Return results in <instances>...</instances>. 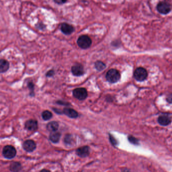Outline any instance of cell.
Wrapping results in <instances>:
<instances>
[{"instance_id": "d4e9b609", "label": "cell", "mask_w": 172, "mask_h": 172, "mask_svg": "<svg viewBox=\"0 0 172 172\" xmlns=\"http://www.w3.org/2000/svg\"><path fill=\"white\" fill-rule=\"evenodd\" d=\"M110 139L111 141L112 142V144H116V141L115 140V139L113 137H112L110 135Z\"/></svg>"}, {"instance_id": "8fae6325", "label": "cell", "mask_w": 172, "mask_h": 172, "mask_svg": "<svg viewBox=\"0 0 172 172\" xmlns=\"http://www.w3.org/2000/svg\"><path fill=\"white\" fill-rule=\"evenodd\" d=\"M25 128L28 130L34 131L36 130L38 128V123L36 120H29L26 122Z\"/></svg>"}, {"instance_id": "7402d4cb", "label": "cell", "mask_w": 172, "mask_h": 172, "mask_svg": "<svg viewBox=\"0 0 172 172\" xmlns=\"http://www.w3.org/2000/svg\"><path fill=\"white\" fill-rule=\"evenodd\" d=\"M66 1L67 0H54V1L58 4H63L66 3Z\"/></svg>"}, {"instance_id": "9c48e42d", "label": "cell", "mask_w": 172, "mask_h": 172, "mask_svg": "<svg viewBox=\"0 0 172 172\" xmlns=\"http://www.w3.org/2000/svg\"><path fill=\"white\" fill-rule=\"evenodd\" d=\"M159 124L162 126H167L171 123V118L169 115H163L160 116L158 120Z\"/></svg>"}, {"instance_id": "603a6c76", "label": "cell", "mask_w": 172, "mask_h": 172, "mask_svg": "<svg viewBox=\"0 0 172 172\" xmlns=\"http://www.w3.org/2000/svg\"><path fill=\"white\" fill-rule=\"evenodd\" d=\"M167 100L168 102L169 103H172V94L168 96V97L167 99Z\"/></svg>"}, {"instance_id": "7a4b0ae2", "label": "cell", "mask_w": 172, "mask_h": 172, "mask_svg": "<svg viewBox=\"0 0 172 172\" xmlns=\"http://www.w3.org/2000/svg\"><path fill=\"white\" fill-rule=\"evenodd\" d=\"M77 43L80 48L86 49L91 46L92 40L91 38L87 35H82L78 38Z\"/></svg>"}, {"instance_id": "ac0fdd59", "label": "cell", "mask_w": 172, "mask_h": 172, "mask_svg": "<svg viewBox=\"0 0 172 172\" xmlns=\"http://www.w3.org/2000/svg\"><path fill=\"white\" fill-rule=\"evenodd\" d=\"M52 114L48 111H45L42 114V117L44 120H48L52 118Z\"/></svg>"}, {"instance_id": "3957f363", "label": "cell", "mask_w": 172, "mask_h": 172, "mask_svg": "<svg viewBox=\"0 0 172 172\" xmlns=\"http://www.w3.org/2000/svg\"><path fill=\"white\" fill-rule=\"evenodd\" d=\"M147 72L145 69L142 67H139L136 69L134 72L135 79L138 82H142L147 78Z\"/></svg>"}, {"instance_id": "6da1fadb", "label": "cell", "mask_w": 172, "mask_h": 172, "mask_svg": "<svg viewBox=\"0 0 172 172\" xmlns=\"http://www.w3.org/2000/svg\"><path fill=\"white\" fill-rule=\"evenodd\" d=\"M106 79L110 83L117 82L120 78V74L118 71L112 69L109 70L106 75Z\"/></svg>"}, {"instance_id": "2e32d148", "label": "cell", "mask_w": 172, "mask_h": 172, "mask_svg": "<svg viewBox=\"0 0 172 172\" xmlns=\"http://www.w3.org/2000/svg\"><path fill=\"white\" fill-rule=\"evenodd\" d=\"M59 124L57 122L55 121H52L48 124L47 125V129L48 130L52 132L54 131H57L59 128Z\"/></svg>"}, {"instance_id": "d6986e66", "label": "cell", "mask_w": 172, "mask_h": 172, "mask_svg": "<svg viewBox=\"0 0 172 172\" xmlns=\"http://www.w3.org/2000/svg\"><path fill=\"white\" fill-rule=\"evenodd\" d=\"M21 168L20 164L18 163H12L10 166V170L12 171H18Z\"/></svg>"}, {"instance_id": "5b68a950", "label": "cell", "mask_w": 172, "mask_h": 172, "mask_svg": "<svg viewBox=\"0 0 172 172\" xmlns=\"http://www.w3.org/2000/svg\"><path fill=\"white\" fill-rule=\"evenodd\" d=\"M73 96L79 100H84L87 98L88 93L85 88H79L74 89L73 91Z\"/></svg>"}, {"instance_id": "e0dca14e", "label": "cell", "mask_w": 172, "mask_h": 172, "mask_svg": "<svg viewBox=\"0 0 172 172\" xmlns=\"http://www.w3.org/2000/svg\"><path fill=\"white\" fill-rule=\"evenodd\" d=\"M95 68H96L97 70L98 71H102V70H104L105 68H106V65L105 64L103 63L101 61H97L95 63Z\"/></svg>"}, {"instance_id": "ffe728a7", "label": "cell", "mask_w": 172, "mask_h": 172, "mask_svg": "<svg viewBox=\"0 0 172 172\" xmlns=\"http://www.w3.org/2000/svg\"><path fill=\"white\" fill-rule=\"evenodd\" d=\"M128 140L131 144H138V140L135 137L130 136L128 137Z\"/></svg>"}, {"instance_id": "cb8c5ba5", "label": "cell", "mask_w": 172, "mask_h": 172, "mask_svg": "<svg viewBox=\"0 0 172 172\" xmlns=\"http://www.w3.org/2000/svg\"><path fill=\"white\" fill-rule=\"evenodd\" d=\"M54 71H52V70H51V71H49V72H48V73L46 74V76L48 77L52 76V75H54Z\"/></svg>"}, {"instance_id": "8992f818", "label": "cell", "mask_w": 172, "mask_h": 172, "mask_svg": "<svg viewBox=\"0 0 172 172\" xmlns=\"http://www.w3.org/2000/svg\"><path fill=\"white\" fill-rule=\"evenodd\" d=\"M157 10L159 13L163 14H167L171 10V6L166 2H161L158 4Z\"/></svg>"}, {"instance_id": "4fadbf2b", "label": "cell", "mask_w": 172, "mask_h": 172, "mask_svg": "<svg viewBox=\"0 0 172 172\" xmlns=\"http://www.w3.org/2000/svg\"><path fill=\"white\" fill-rule=\"evenodd\" d=\"M63 113L67 116L71 118H77L78 116V114L76 111L73 110L72 108H66L63 110Z\"/></svg>"}, {"instance_id": "30bf717a", "label": "cell", "mask_w": 172, "mask_h": 172, "mask_svg": "<svg viewBox=\"0 0 172 172\" xmlns=\"http://www.w3.org/2000/svg\"><path fill=\"white\" fill-rule=\"evenodd\" d=\"M76 153L78 156L85 158V157L88 156L89 155L90 149H89V147L87 146L81 147L76 150Z\"/></svg>"}, {"instance_id": "7c38bea8", "label": "cell", "mask_w": 172, "mask_h": 172, "mask_svg": "<svg viewBox=\"0 0 172 172\" xmlns=\"http://www.w3.org/2000/svg\"><path fill=\"white\" fill-rule=\"evenodd\" d=\"M61 30L63 34L66 35H69L71 34L74 31V28L72 26L67 23H63L62 24L61 26Z\"/></svg>"}, {"instance_id": "9a60e30c", "label": "cell", "mask_w": 172, "mask_h": 172, "mask_svg": "<svg viewBox=\"0 0 172 172\" xmlns=\"http://www.w3.org/2000/svg\"><path fill=\"white\" fill-rule=\"evenodd\" d=\"M60 136H61V134H60V133L57 132V131H54V132H52L51 133L50 136H49V139L52 142L57 143L60 140Z\"/></svg>"}, {"instance_id": "5bb4252c", "label": "cell", "mask_w": 172, "mask_h": 172, "mask_svg": "<svg viewBox=\"0 0 172 172\" xmlns=\"http://www.w3.org/2000/svg\"><path fill=\"white\" fill-rule=\"evenodd\" d=\"M9 68V63L4 59L0 60V73L6 72Z\"/></svg>"}, {"instance_id": "277c9868", "label": "cell", "mask_w": 172, "mask_h": 172, "mask_svg": "<svg viewBox=\"0 0 172 172\" xmlns=\"http://www.w3.org/2000/svg\"><path fill=\"white\" fill-rule=\"evenodd\" d=\"M3 154L5 158L11 159L16 156V150L12 146L7 145L3 148Z\"/></svg>"}, {"instance_id": "ba28073f", "label": "cell", "mask_w": 172, "mask_h": 172, "mask_svg": "<svg viewBox=\"0 0 172 172\" xmlns=\"http://www.w3.org/2000/svg\"><path fill=\"white\" fill-rule=\"evenodd\" d=\"M71 72L73 75L77 76L82 75L84 73V68L81 64H76L71 68Z\"/></svg>"}, {"instance_id": "44dd1931", "label": "cell", "mask_w": 172, "mask_h": 172, "mask_svg": "<svg viewBox=\"0 0 172 172\" xmlns=\"http://www.w3.org/2000/svg\"><path fill=\"white\" fill-rule=\"evenodd\" d=\"M71 136H66L65 137V141L66 144H70V142L71 141Z\"/></svg>"}, {"instance_id": "52a82bcc", "label": "cell", "mask_w": 172, "mask_h": 172, "mask_svg": "<svg viewBox=\"0 0 172 172\" xmlns=\"http://www.w3.org/2000/svg\"><path fill=\"white\" fill-rule=\"evenodd\" d=\"M24 150L27 152H32L35 150L36 147L35 142L32 140L25 141L23 145Z\"/></svg>"}]
</instances>
